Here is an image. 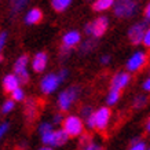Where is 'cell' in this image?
<instances>
[{"mask_svg": "<svg viewBox=\"0 0 150 150\" xmlns=\"http://www.w3.org/2000/svg\"><path fill=\"white\" fill-rule=\"evenodd\" d=\"M137 0H116L113 4V13L117 18H131L138 13Z\"/></svg>", "mask_w": 150, "mask_h": 150, "instance_id": "1", "label": "cell"}, {"mask_svg": "<svg viewBox=\"0 0 150 150\" xmlns=\"http://www.w3.org/2000/svg\"><path fill=\"white\" fill-rule=\"evenodd\" d=\"M79 96H80V87L77 86H72L64 90V91L61 92L58 95V108L61 112H66L72 108V105L79 99Z\"/></svg>", "mask_w": 150, "mask_h": 150, "instance_id": "2", "label": "cell"}, {"mask_svg": "<svg viewBox=\"0 0 150 150\" xmlns=\"http://www.w3.org/2000/svg\"><path fill=\"white\" fill-rule=\"evenodd\" d=\"M108 28H109V19L106 17H98L92 22L87 23L84 26V32L87 33V36H91L92 39H99L106 33Z\"/></svg>", "mask_w": 150, "mask_h": 150, "instance_id": "3", "label": "cell"}, {"mask_svg": "<svg viewBox=\"0 0 150 150\" xmlns=\"http://www.w3.org/2000/svg\"><path fill=\"white\" fill-rule=\"evenodd\" d=\"M62 123H64L62 129L68 134L69 138H76L84 132V124L79 116H68L62 120Z\"/></svg>", "mask_w": 150, "mask_h": 150, "instance_id": "4", "label": "cell"}, {"mask_svg": "<svg viewBox=\"0 0 150 150\" xmlns=\"http://www.w3.org/2000/svg\"><path fill=\"white\" fill-rule=\"evenodd\" d=\"M61 79H59L58 73H48L40 80V90L43 94L50 95L54 91H57V88L61 86Z\"/></svg>", "mask_w": 150, "mask_h": 150, "instance_id": "5", "label": "cell"}, {"mask_svg": "<svg viewBox=\"0 0 150 150\" xmlns=\"http://www.w3.org/2000/svg\"><path fill=\"white\" fill-rule=\"evenodd\" d=\"M28 65H29V57L28 55H21L14 64V74L19 79L21 84H25V83L29 81Z\"/></svg>", "mask_w": 150, "mask_h": 150, "instance_id": "6", "label": "cell"}, {"mask_svg": "<svg viewBox=\"0 0 150 150\" xmlns=\"http://www.w3.org/2000/svg\"><path fill=\"white\" fill-rule=\"evenodd\" d=\"M147 28H149V21H142V22L134 23L128 29V39L131 41V44H134V46L142 44V39H143L145 30Z\"/></svg>", "mask_w": 150, "mask_h": 150, "instance_id": "7", "label": "cell"}, {"mask_svg": "<svg viewBox=\"0 0 150 150\" xmlns=\"http://www.w3.org/2000/svg\"><path fill=\"white\" fill-rule=\"evenodd\" d=\"M146 61H147V55H146L145 51H137V52H134L127 61L128 73L139 72L146 65Z\"/></svg>", "mask_w": 150, "mask_h": 150, "instance_id": "8", "label": "cell"}, {"mask_svg": "<svg viewBox=\"0 0 150 150\" xmlns=\"http://www.w3.org/2000/svg\"><path fill=\"white\" fill-rule=\"evenodd\" d=\"M110 117H112V112L108 106L99 108V109L94 112V124H95V129L103 131L106 129V127L109 125Z\"/></svg>", "mask_w": 150, "mask_h": 150, "instance_id": "9", "label": "cell"}, {"mask_svg": "<svg viewBox=\"0 0 150 150\" xmlns=\"http://www.w3.org/2000/svg\"><path fill=\"white\" fill-rule=\"evenodd\" d=\"M81 43V35L79 30H69L62 36V47L73 50L76 46Z\"/></svg>", "mask_w": 150, "mask_h": 150, "instance_id": "10", "label": "cell"}, {"mask_svg": "<svg viewBox=\"0 0 150 150\" xmlns=\"http://www.w3.org/2000/svg\"><path fill=\"white\" fill-rule=\"evenodd\" d=\"M131 81V76L128 72H117L112 79V88L121 91Z\"/></svg>", "mask_w": 150, "mask_h": 150, "instance_id": "11", "label": "cell"}, {"mask_svg": "<svg viewBox=\"0 0 150 150\" xmlns=\"http://www.w3.org/2000/svg\"><path fill=\"white\" fill-rule=\"evenodd\" d=\"M47 64H48V55L44 52V51H40L35 54L32 59V69L33 72L36 73H43L47 68Z\"/></svg>", "mask_w": 150, "mask_h": 150, "instance_id": "12", "label": "cell"}, {"mask_svg": "<svg viewBox=\"0 0 150 150\" xmlns=\"http://www.w3.org/2000/svg\"><path fill=\"white\" fill-rule=\"evenodd\" d=\"M19 79L14 74V73H10L7 74L4 79H3V88H4L6 92H11L14 91L15 88H18L19 87Z\"/></svg>", "mask_w": 150, "mask_h": 150, "instance_id": "13", "label": "cell"}, {"mask_svg": "<svg viewBox=\"0 0 150 150\" xmlns=\"http://www.w3.org/2000/svg\"><path fill=\"white\" fill-rule=\"evenodd\" d=\"M43 19V13L40 11V8H32L29 10L25 15V23L26 25H36Z\"/></svg>", "mask_w": 150, "mask_h": 150, "instance_id": "14", "label": "cell"}, {"mask_svg": "<svg viewBox=\"0 0 150 150\" xmlns=\"http://www.w3.org/2000/svg\"><path fill=\"white\" fill-rule=\"evenodd\" d=\"M25 116H26L28 121H33L37 116V103L35 99H28L25 103Z\"/></svg>", "mask_w": 150, "mask_h": 150, "instance_id": "15", "label": "cell"}, {"mask_svg": "<svg viewBox=\"0 0 150 150\" xmlns=\"http://www.w3.org/2000/svg\"><path fill=\"white\" fill-rule=\"evenodd\" d=\"M29 3V0H10V10H11V15H17L21 13L26 4Z\"/></svg>", "mask_w": 150, "mask_h": 150, "instance_id": "16", "label": "cell"}, {"mask_svg": "<svg viewBox=\"0 0 150 150\" xmlns=\"http://www.w3.org/2000/svg\"><path fill=\"white\" fill-rule=\"evenodd\" d=\"M69 141V135L61 128L54 131V147L55 146H64Z\"/></svg>", "mask_w": 150, "mask_h": 150, "instance_id": "17", "label": "cell"}, {"mask_svg": "<svg viewBox=\"0 0 150 150\" xmlns=\"http://www.w3.org/2000/svg\"><path fill=\"white\" fill-rule=\"evenodd\" d=\"M116 0H95L92 4V10L94 11H106L113 7Z\"/></svg>", "mask_w": 150, "mask_h": 150, "instance_id": "18", "label": "cell"}, {"mask_svg": "<svg viewBox=\"0 0 150 150\" xmlns=\"http://www.w3.org/2000/svg\"><path fill=\"white\" fill-rule=\"evenodd\" d=\"M95 41L92 40V39H88V40H86L84 43H80L79 44V52L81 55H86V54H90V52H92V51L95 50Z\"/></svg>", "mask_w": 150, "mask_h": 150, "instance_id": "19", "label": "cell"}, {"mask_svg": "<svg viewBox=\"0 0 150 150\" xmlns=\"http://www.w3.org/2000/svg\"><path fill=\"white\" fill-rule=\"evenodd\" d=\"M70 4H72V0H51V7L57 13H64L65 10L69 8Z\"/></svg>", "mask_w": 150, "mask_h": 150, "instance_id": "20", "label": "cell"}, {"mask_svg": "<svg viewBox=\"0 0 150 150\" xmlns=\"http://www.w3.org/2000/svg\"><path fill=\"white\" fill-rule=\"evenodd\" d=\"M120 98H121V91L110 88V91L108 92V96H106V103L108 106H114L120 100Z\"/></svg>", "mask_w": 150, "mask_h": 150, "instance_id": "21", "label": "cell"}, {"mask_svg": "<svg viewBox=\"0 0 150 150\" xmlns=\"http://www.w3.org/2000/svg\"><path fill=\"white\" fill-rule=\"evenodd\" d=\"M54 131L55 129H51V131H47L44 134H40L41 142L44 143V146H50V147L54 146Z\"/></svg>", "mask_w": 150, "mask_h": 150, "instance_id": "22", "label": "cell"}, {"mask_svg": "<svg viewBox=\"0 0 150 150\" xmlns=\"http://www.w3.org/2000/svg\"><path fill=\"white\" fill-rule=\"evenodd\" d=\"M147 103V98L145 95H137L134 98V102H132V106L135 109H142L143 106H146Z\"/></svg>", "mask_w": 150, "mask_h": 150, "instance_id": "23", "label": "cell"}, {"mask_svg": "<svg viewBox=\"0 0 150 150\" xmlns=\"http://www.w3.org/2000/svg\"><path fill=\"white\" fill-rule=\"evenodd\" d=\"M10 94H11V98H13L14 102H21V100L25 99V92H23V90L21 88V87L15 88V90L11 91Z\"/></svg>", "mask_w": 150, "mask_h": 150, "instance_id": "24", "label": "cell"}, {"mask_svg": "<svg viewBox=\"0 0 150 150\" xmlns=\"http://www.w3.org/2000/svg\"><path fill=\"white\" fill-rule=\"evenodd\" d=\"M14 108H15V102H14L13 99H7L4 103H3V106H1V113L3 114L10 113V112H13Z\"/></svg>", "mask_w": 150, "mask_h": 150, "instance_id": "25", "label": "cell"}, {"mask_svg": "<svg viewBox=\"0 0 150 150\" xmlns=\"http://www.w3.org/2000/svg\"><path fill=\"white\" fill-rule=\"evenodd\" d=\"M94 113V110H92L91 106H83L81 110H80V116H81V120H86V118H88L91 114Z\"/></svg>", "mask_w": 150, "mask_h": 150, "instance_id": "26", "label": "cell"}, {"mask_svg": "<svg viewBox=\"0 0 150 150\" xmlns=\"http://www.w3.org/2000/svg\"><path fill=\"white\" fill-rule=\"evenodd\" d=\"M146 143L145 141H142V139H138L135 143H131V147L128 150H146Z\"/></svg>", "mask_w": 150, "mask_h": 150, "instance_id": "27", "label": "cell"}, {"mask_svg": "<svg viewBox=\"0 0 150 150\" xmlns=\"http://www.w3.org/2000/svg\"><path fill=\"white\" fill-rule=\"evenodd\" d=\"M142 44L147 48H150V28H147L145 30V35H143V39H142Z\"/></svg>", "mask_w": 150, "mask_h": 150, "instance_id": "28", "label": "cell"}, {"mask_svg": "<svg viewBox=\"0 0 150 150\" xmlns=\"http://www.w3.org/2000/svg\"><path fill=\"white\" fill-rule=\"evenodd\" d=\"M81 150H102V147H100V145L91 141V142H88L86 146H83Z\"/></svg>", "mask_w": 150, "mask_h": 150, "instance_id": "29", "label": "cell"}, {"mask_svg": "<svg viewBox=\"0 0 150 150\" xmlns=\"http://www.w3.org/2000/svg\"><path fill=\"white\" fill-rule=\"evenodd\" d=\"M51 129H54V128H52V124H51V123H47V121L41 123L40 127H39V131H40V134H44V132L51 131Z\"/></svg>", "mask_w": 150, "mask_h": 150, "instance_id": "30", "label": "cell"}, {"mask_svg": "<svg viewBox=\"0 0 150 150\" xmlns=\"http://www.w3.org/2000/svg\"><path fill=\"white\" fill-rule=\"evenodd\" d=\"M80 137V145L83 146H86L88 142H91V137H90V134H87V132H83L81 135H79Z\"/></svg>", "mask_w": 150, "mask_h": 150, "instance_id": "31", "label": "cell"}, {"mask_svg": "<svg viewBox=\"0 0 150 150\" xmlns=\"http://www.w3.org/2000/svg\"><path fill=\"white\" fill-rule=\"evenodd\" d=\"M6 41H7V32H0V55L6 46Z\"/></svg>", "mask_w": 150, "mask_h": 150, "instance_id": "32", "label": "cell"}, {"mask_svg": "<svg viewBox=\"0 0 150 150\" xmlns=\"http://www.w3.org/2000/svg\"><path fill=\"white\" fill-rule=\"evenodd\" d=\"M8 128H10V124L8 123L0 124V139H1V138L6 135V132L8 131Z\"/></svg>", "mask_w": 150, "mask_h": 150, "instance_id": "33", "label": "cell"}, {"mask_svg": "<svg viewBox=\"0 0 150 150\" xmlns=\"http://www.w3.org/2000/svg\"><path fill=\"white\" fill-rule=\"evenodd\" d=\"M142 88H143L146 92H150V76L146 79L145 81H143V84H142Z\"/></svg>", "mask_w": 150, "mask_h": 150, "instance_id": "34", "label": "cell"}, {"mask_svg": "<svg viewBox=\"0 0 150 150\" xmlns=\"http://www.w3.org/2000/svg\"><path fill=\"white\" fill-rule=\"evenodd\" d=\"M68 70H66V69H62V70H61V72L58 73V76H59V79H61V81H65V79L68 77Z\"/></svg>", "mask_w": 150, "mask_h": 150, "instance_id": "35", "label": "cell"}, {"mask_svg": "<svg viewBox=\"0 0 150 150\" xmlns=\"http://www.w3.org/2000/svg\"><path fill=\"white\" fill-rule=\"evenodd\" d=\"M110 59H112V58H110V55H108V54L102 55V57H100V64H102V65H108L110 62Z\"/></svg>", "mask_w": 150, "mask_h": 150, "instance_id": "36", "label": "cell"}, {"mask_svg": "<svg viewBox=\"0 0 150 150\" xmlns=\"http://www.w3.org/2000/svg\"><path fill=\"white\" fill-rule=\"evenodd\" d=\"M145 17H146V19L150 22V3H147V6L145 7Z\"/></svg>", "mask_w": 150, "mask_h": 150, "instance_id": "37", "label": "cell"}, {"mask_svg": "<svg viewBox=\"0 0 150 150\" xmlns=\"http://www.w3.org/2000/svg\"><path fill=\"white\" fill-rule=\"evenodd\" d=\"M62 120H64V117H62V114L61 113H57V114H54V123H61V121H62Z\"/></svg>", "mask_w": 150, "mask_h": 150, "instance_id": "38", "label": "cell"}, {"mask_svg": "<svg viewBox=\"0 0 150 150\" xmlns=\"http://www.w3.org/2000/svg\"><path fill=\"white\" fill-rule=\"evenodd\" d=\"M146 129H147V132L150 134V117H149V120H147V123H146Z\"/></svg>", "mask_w": 150, "mask_h": 150, "instance_id": "39", "label": "cell"}, {"mask_svg": "<svg viewBox=\"0 0 150 150\" xmlns=\"http://www.w3.org/2000/svg\"><path fill=\"white\" fill-rule=\"evenodd\" d=\"M39 150H52V147H50V146H43V147H40Z\"/></svg>", "mask_w": 150, "mask_h": 150, "instance_id": "40", "label": "cell"}, {"mask_svg": "<svg viewBox=\"0 0 150 150\" xmlns=\"http://www.w3.org/2000/svg\"><path fill=\"white\" fill-rule=\"evenodd\" d=\"M146 150H150V147H147V149H146Z\"/></svg>", "mask_w": 150, "mask_h": 150, "instance_id": "41", "label": "cell"}]
</instances>
